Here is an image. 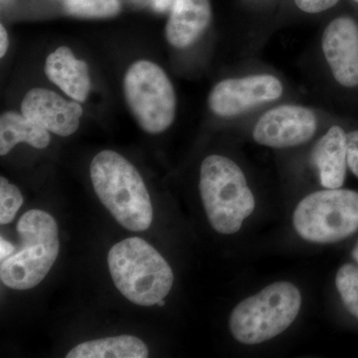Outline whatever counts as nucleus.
Instances as JSON below:
<instances>
[{
  "label": "nucleus",
  "mask_w": 358,
  "mask_h": 358,
  "mask_svg": "<svg viewBox=\"0 0 358 358\" xmlns=\"http://www.w3.org/2000/svg\"><path fill=\"white\" fill-rule=\"evenodd\" d=\"M355 1H357V2H358V0H355Z\"/></svg>",
  "instance_id": "obj_27"
},
{
  "label": "nucleus",
  "mask_w": 358,
  "mask_h": 358,
  "mask_svg": "<svg viewBox=\"0 0 358 358\" xmlns=\"http://www.w3.org/2000/svg\"><path fill=\"white\" fill-rule=\"evenodd\" d=\"M282 93L281 82L270 75L224 80L212 90L209 106L216 115L233 117L259 103L274 101Z\"/></svg>",
  "instance_id": "obj_8"
},
{
  "label": "nucleus",
  "mask_w": 358,
  "mask_h": 358,
  "mask_svg": "<svg viewBox=\"0 0 358 358\" xmlns=\"http://www.w3.org/2000/svg\"><path fill=\"white\" fill-rule=\"evenodd\" d=\"M66 11L82 18H109L122 10L121 0H69L64 2Z\"/></svg>",
  "instance_id": "obj_17"
},
{
  "label": "nucleus",
  "mask_w": 358,
  "mask_h": 358,
  "mask_svg": "<svg viewBox=\"0 0 358 358\" xmlns=\"http://www.w3.org/2000/svg\"><path fill=\"white\" fill-rule=\"evenodd\" d=\"M317 131V117L300 106H281L260 117L253 131L257 143L266 147L285 148L307 143Z\"/></svg>",
  "instance_id": "obj_9"
},
{
  "label": "nucleus",
  "mask_w": 358,
  "mask_h": 358,
  "mask_svg": "<svg viewBox=\"0 0 358 358\" xmlns=\"http://www.w3.org/2000/svg\"><path fill=\"white\" fill-rule=\"evenodd\" d=\"M312 159L319 171L322 185L341 188L345 183L348 166L345 131L338 126L329 129L313 148Z\"/></svg>",
  "instance_id": "obj_14"
},
{
  "label": "nucleus",
  "mask_w": 358,
  "mask_h": 358,
  "mask_svg": "<svg viewBox=\"0 0 358 358\" xmlns=\"http://www.w3.org/2000/svg\"><path fill=\"white\" fill-rule=\"evenodd\" d=\"M50 141L49 131L23 114L6 112L0 117V155L2 157L20 143L43 150Z\"/></svg>",
  "instance_id": "obj_15"
},
{
  "label": "nucleus",
  "mask_w": 358,
  "mask_h": 358,
  "mask_svg": "<svg viewBox=\"0 0 358 358\" xmlns=\"http://www.w3.org/2000/svg\"><path fill=\"white\" fill-rule=\"evenodd\" d=\"M293 225L306 241L331 244L358 231V192L327 188L301 199L293 214Z\"/></svg>",
  "instance_id": "obj_6"
},
{
  "label": "nucleus",
  "mask_w": 358,
  "mask_h": 358,
  "mask_svg": "<svg viewBox=\"0 0 358 358\" xmlns=\"http://www.w3.org/2000/svg\"><path fill=\"white\" fill-rule=\"evenodd\" d=\"M352 257L355 259V262L358 264V241L357 245H355V248L352 250Z\"/></svg>",
  "instance_id": "obj_24"
},
{
  "label": "nucleus",
  "mask_w": 358,
  "mask_h": 358,
  "mask_svg": "<svg viewBox=\"0 0 358 358\" xmlns=\"http://www.w3.org/2000/svg\"><path fill=\"white\" fill-rule=\"evenodd\" d=\"M23 196L17 186L11 185L6 178H0V224L13 222L22 206Z\"/></svg>",
  "instance_id": "obj_19"
},
{
  "label": "nucleus",
  "mask_w": 358,
  "mask_h": 358,
  "mask_svg": "<svg viewBox=\"0 0 358 358\" xmlns=\"http://www.w3.org/2000/svg\"><path fill=\"white\" fill-rule=\"evenodd\" d=\"M62 1H63V3H64V2L69 1V0H62Z\"/></svg>",
  "instance_id": "obj_26"
},
{
  "label": "nucleus",
  "mask_w": 358,
  "mask_h": 358,
  "mask_svg": "<svg viewBox=\"0 0 358 358\" xmlns=\"http://www.w3.org/2000/svg\"><path fill=\"white\" fill-rule=\"evenodd\" d=\"M199 190L209 223L220 234L237 233L255 210V197L243 171L223 155H209L202 162Z\"/></svg>",
  "instance_id": "obj_3"
},
{
  "label": "nucleus",
  "mask_w": 358,
  "mask_h": 358,
  "mask_svg": "<svg viewBox=\"0 0 358 358\" xmlns=\"http://www.w3.org/2000/svg\"><path fill=\"white\" fill-rule=\"evenodd\" d=\"M96 196L120 225L133 232L150 227L154 209L138 169L114 150H103L90 167Z\"/></svg>",
  "instance_id": "obj_1"
},
{
  "label": "nucleus",
  "mask_w": 358,
  "mask_h": 358,
  "mask_svg": "<svg viewBox=\"0 0 358 358\" xmlns=\"http://www.w3.org/2000/svg\"><path fill=\"white\" fill-rule=\"evenodd\" d=\"M209 0H174L166 26V37L176 48L194 43L211 21Z\"/></svg>",
  "instance_id": "obj_12"
},
{
  "label": "nucleus",
  "mask_w": 358,
  "mask_h": 358,
  "mask_svg": "<svg viewBox=\"0 0 358 358\" xmlns=\"http://www.w3.org/2000/svg\"><path fill=\"white\" fill-rule=\"evenodd\" d=\"M301 307V292L293 282H273L234 308L231 334L242 345H260L289 329Z\"/></svg>",
  "instance_id": "obj_5"
},
{
  "label": "nucleus",
  "mask_w": 358,
  "mask_h": 358,
  "mask_svg": "<svg viewBox=\"0 0 358 358\" xmlns=\"http://www.w3.org/2000/svg\"><path fill=\"white\" fill-rule=\"evenodd\" d=\"M113 281L124 298L134 305H157L169 294L173 272L166 259L140 237L114 245L108 254Z\"/></svg>",
  "instance_id": "obj_2"
},
{
  "label": "nucleus",
  "mask_w": 358,
  "mask_h": 358,
  "mask_svg": "<svg viewBox=\"0 0 358 358\" xmlns=\"http://www.w3.org/2000/svg\"><path fill=\"white\" fill-rule=\"evenodd\" d=\"M124 94L131 114L143 131L160 134L173 124L176 92L159 65L140 60L129 66L124 78Z\"/></svg>",
  "instance_id": "obj_7"
},
{
  "label": "nucleus",
  "mask_w": 358,
  "mask_h": 358,
  "mask_svg": "<svg viewBox=\"0 0 358 358\" xmlns=\"http://www.w3.org/2000/svg\"><path fill=\"white\" fill-rule=\"evenodd\" d=\"M8 33H7L6 27L1 24L0 25V57H4L8 50Z\"/></svg>",
  "instance_id": "obj_23"
},
{
  "label": "nucleus",
  "mask_w": 358,
  "mask_h": 358,
  "mask_svg": "<svg viewBox=\"0 0 358 358\" xmlns=\"http://www.w3.org/2000/svg\"><path fill=\"white\" fill-rule=\"evenodd\" d=\"M21 113L42 128L61 136H69L79 129L83 108L51 90L34 88L26 94Z\"/></svg>",
  "instance_id": "obj_10"
},
{
  "label": "nucleus",
  "mask_w": 358,
  "mask_h": 358,
  "mask_svg": "<svg viewBox=\"0 0 358 358\" xmlns=\"http://www.w3.org/2000/svg\"><path fill=\"white\" fill-rule=\"evenodd\" d=\"M164 300H162V301H159V303H157V306H159V307H164Z\"/></svg>",
  "instance_id": "obj_25"
},
{
  "label": "nucleus",
  "mask_w": 358,
  "mask_h": 358,
  "mask_svg": "<svg viewBox=\"0 0 358 358\" xmlns=\"http://www.w3.org/2000/svg\"><path fill=\"white\" fill-rule=\"evenodd\" d=\"M148 348L133 336L95 339L80 343L68 352L67 358H145Z\"/></svg>",
  "instance_id": "obj_16"
},
{
  "label": "nucleus",
  "mask_w": 358,
  "mask_h": 358,
  "mask_svg": "<svg viewBox=\"0 0 358 358\" xmlns=\"http://www.w3.org/2000/svg\"><path fill=\"white\" fill-rule=\"evenodd\" d=\"M45 74L52 83L77 102L83 103L91 91L88 65L75 57L68 47H59L45 62Z\"/></svg>",
  "instance_id": "obj_13"
},
{
  "label": "nucleus",
  "mask_w": 358,
  "mask_h": 358,
  "mask_svg": "<svg viewBox=\"0 0 358 358\" xmlns=\"http://www.w3.org/2000/svg\"><path fill=\"white\" fill-rule=\"evenodd\" d=\"M346 150L348 166L352 173L358 178V131L346 134Z\"/></svg>",
  "instance_id": "obj_20"
},
{
  "label": "nucleus",
  "mask_w": 358,
  "mask_h": 358,
  "mask_svg": "<svg viewBox=\"0 0 358 358\" xmlns=\"http://www.w3.org/2000/svg\"><path fill=\"white\" fill-rule=\"evenodd\" d=\"M15 247L10 242L7 241L6 238L1 236L0 238V261L6 260L8 257L13 255Z\"/></svg>",
  "instance_id": "obj_22"
},
{
  "label": "nucleus",
  "mask_w": 358,
  "mask_h": 358,
  "mask_svg": "<svg viewBox=\"0 0 358 358\" xmlns=\"http://www.w3.org/2000/svg\"><path fill=\"white\" fill-rule=\"evenodd\" d=\"M322 50L334 77L345 87L358 85V26L348 17H338L329 23Z\"/></svg>",
  "instance_id": "obj_11"
},
{
  "label": "nucleus",
  "mask_w": 358,
  "mask_h": 358,
  "mask_svg": "<svg viewBox=\"0 0 358 358\" xmlns=\"http://www.w3.org/2000/svg\"><path fill=\"white\" fill-rule=\"evenodd\" d=\"M339 0H294L296 6L303 13H320L336 6Z\"/></svg>",
  "instance_id": "obj_21"
},
{
  "label": "nucleus",
  "mask_w": 358,
  "mask_h": 358,
  "mask_svg": "<svg viewBox=\"0 0 358 358\" xmlns=\"http://www.w3.org/2000/svg\"><path fill=\"white\" fill-rule=\"evenodd\" d=\"M20 244L0 261V279L8 288L24 291L43 281L60 251L57 222L46 211L25 212L17 223Z\"/></svg>",
  "instance_id": "obj_4"
},
{
  "label": "nucleus",
  "mask_w": 358,
  "mask_h": 358,
  "mask_svg": "<svg viewBox=\"0 0 358 358\" xmlns=\"http://www.w3.org/2000/svg\"><path fill=\"white\" fill-rule=\"evenodd\" d=\"M336 287L346 310L358 320V267L345 264L336 275Z\"/></svg>",
  "instance_id": "obj_18"
}]
</instances>
